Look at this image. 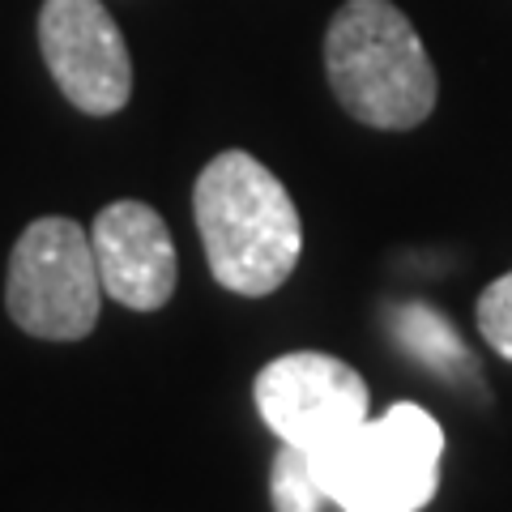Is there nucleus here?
<instances>
[{"instance_id": "obj_3", "label": "nucleus", "mask_w": 512, "mask_h": 512, "mask_svg": "<svg viewBox=\"0 0 512 512\" xmlns=\"http://www.w3.org/2000/svg\"><path fill=\"white\" fill-rule=\"evenodd\" d=\"M444 431L423 406L397 402L325 453H308L329 504L342 512H419L440 487Z\"/></svg>"}, {"instance_id": "obj_10", "label": "nucleus", "mask_w": 512, "mask_h": 512, "mask_svg": "<svg viewBox=\"0 0 512 512\" xmlns=\"http://www.w3.org/2000/svg\"><path fill=\"white\" fill-rule=\"evenodd\" d=\"M474 316H478V333L487 338V346L512 363V269L478 295Z\"/></svg>"}, {"instance_id": "obj_2", "label": "nucleus", "mask_w": 512, "mask_h": 512, "mask_svg": "<svg viewBox=\"0 0 512 512\" xmlns=\"http://www.w3.org/2000/svg\"><path fill=\"white\" fill-rule=\"evenodd\" d=\"M325 73L338 103L367 128L406 133L436 111V64L393 0H346L333 13Z\"/></svg>"}, {"instance_id": "obj_6", "label": "nucleus", "mask_w": 512, "mask_h": 512, "mask_svg": "<svg viewBox=\"0 0 512 512\" xmlns=\"http://www.w3.org/2000/svg\"><path fill=\"white\" fill-rule=\"evenodd\" d=\"M39 47L60 94L86 116H116L133 99V56L99 0H43Z\"/></svg>"}, {"instance_id": "obj_5", "label": "nucleus", "mask_w": 512, "mask_h": 512, "mask_svg": "<svg viewBox=\"0 0 512 512\" xmlns=\"http://www.w3.org/2000/svg\"><path fill=\"white\" fill-rule=\"evenodd\" d=\"M256 410L282 444L303 453H325L367 423V384L350 363L320 355V350H291L256 376Z\"/></svg>"}, {"instance_id": "obj_4", "label": "nucleus", "mask_w": 512, "mask_h": 512, "mask_svg": "<svg viewBox=\"0 0 512 512\" xmlns=\"http://www.w3.org/2000/svg\"><path fill=\"white\" fill-rule=\"evenodd\" d=\"M13 325L43 342H82L99 325L103 282L90 231L73 218H35L18 235L5 274Z\"/></svg>"}, {"instance_id": "obj_8", "label": "nucleus", "mask_w": 512, "mask_h": 512, "mask_svg": "<svg viewBox=\"0 0 512 512\" xmlns=\"http://www.w3.org/2000/svg\"><path fill=\"white\" fill-rule=\"evenodd\" d=\"M397 342H402L414 359H423L431 372H440L448 380H461V376H474V363L466 355V346L453 333L444 316H436L423 303H406V308H397Z\"/></svg>"}, {"instance_id": "obj_9", "label": "nucleus", "mask_w": 512, "mask_h": 512, "mask_svg": "<svg viewBox=\"0 0 512 512\" xmlns=\"http://www.w3.org/2000/svg\"><path fill=\"white\" fill-rule=\"evenodd\" d=\"M269 495H274V512H320L325 491H320L303 448L282 444V453L274 457V474H269Z\"/></svg>"}, {"instance_id": "obj_7", "label": "nucleus", "mask_w": 512, "mask_h": 512, "mask_svg": "<svg viewBox=\"0 0 512 512\" xmlns=\"http://www.w3.org/2000/svg\"><path fill=\"white\" fill-rule=\"evenodd\" d=\"M90 248L99 261L103 295L133 312H158L175 295L180 261H175L171 231L146 201H111L94 218Z\"/></svg>"}, {"instance_id": "obj_1", "label": "nucleus", "mask_w": 512, "mask_h": 512, "mask_svg": "<svg viewBox=\"0 0 512 512\" xmlns=\"http://www.w3.org/2000/svg\"><path fill=\"white\" fill-rule=\"evenodd\" d=\"M192 214L218 286L261 299L295 274L303 222L291 192L244 150H222L192 188Z\"/></svg>"}]
</instances>
